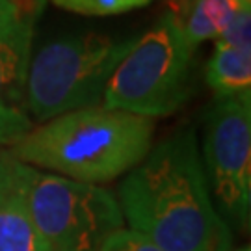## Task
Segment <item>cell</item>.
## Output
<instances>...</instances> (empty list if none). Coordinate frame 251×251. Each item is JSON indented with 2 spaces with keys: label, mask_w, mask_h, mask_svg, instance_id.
<instances>
[{
  "label": "cell",
  "mask_w": 251,
  "mask_h": 251,
  "mask_svg": "<svg viewBox=\"0 0 251 251\" xmlns=\"http://www.w3.org/2000/svg\"><path fill=\"white\" fill-rule=\"evenodd\" d=\"M17 2H21V0H17Z\"/></svg>",
  "instance_id": "obj_18"
},
{
  "label": "cell",
  "mask_w": 251,
  "mask_h": 251,
  "mask_svg": "<svg viewBox=\"0 0 251 251\" xmlns=\"http://www.w3.org/2000/svg\"><path fill=\"white\" fill-rule=\"evenodd\" d=\"M192 2L194 0H170V4H171V13L173 15H177V19H182L184 15H186V11H188V8L192 6Z\"/></svg>",
  "instance_id": "obj_16"
},
{
  "label": "cell",
  "mask_w": 251,
  "mask_h": 251,
  "mask_svg": "<svg viewBox=\"0 0 251 251\" xmlns=\"http://www.w3.org/2000/svg\"><path fill=\"white\" fill-rule=\"evenodd\" d=\"M205 80L216 99L251 95V49L216 41L214 54L206 62Z\"/></svg>",
  "instance_id": "obj_9"
},
{
  "label": "cell",
  "mask_w": 251,
  "mask_h": 251,
  "mask_svg": "<svg viewBox=\"0 0 251 251\" xmlns=\"http://www.w3.org/2000/svg\"><path fill=\"white\" fill-rule=\"evenodd\" d=\"M26 198L49 251H99L125 227L116 194L28 166Z\"/></svg>",
  "instance_id": "obj_5"
},
{
  "label": "cell",
  "mask_w": 251,
  "mask_h": 251,
  "mask_svg": "<svg viewBox=\"0 0 251 251\" xmlns=\"http://www.w3.org/2000/svg\"><path fill=\"white\" fill-rule=\"evenodd\" d=\"M134 41L80 34L43 45L28 65L30 119L41 125L67 112L99 106L108 78Z\"/></svg>",
  "instance_id": "obj_3"
},
{
  "label": "cell",
  "mask_w": 251,
  "mask_h": 251,
  "mask_svg": "<svg viewBox=\"0 0 251 251\" xmlns=\"http://www.w3.org/2000/svg\"><path fill=\"white\" fill-rule=\"evenodd\" d=\"M152 136L154 119L99 104L34 126L9 152L30 168L100 186L134 170Z\"/></svg>",
  "instance_id": "obj_2"
},
{
  "label": "cell",
  "mask_w": 251,
  "mask_h": 251,
  "mask_svg": "<svg viewBox=\"0 0 251 251\" xmlns=\"http://www.w3.org/2000/svg\"><path fill=\"white\" fill-rule=\"evenodd\" d=\"M99 251H162L152 242H149L145 236L136 233L128 227L119 229L114 233L106 242L102 244Z\"/></svg>",
  "instance_id": "obj_13"
},
{
  "label": "cell",
  "mask_w": 251,
  "mask_h": 251,
  "mask_svg": "<svg viewBox=\"0 0 251 251\" xmlns=\"http://www.w3.org/2000/svg\"><path fill=\"white\" fill-rule=\"evenodd\" d=\"M216 41H222L225 45L240 47V49H251V6H244L231 25L225 28V32Z\"/></svg>",
  "instance_id": "obj_12"
},
{
  "label": "cell",
  "mask_w": 251,
  "mask_h": 251,
  "mask_svg": "<svg viewBox=\"0 0 251 251\" xmlns=\"http://www.w3.org/2000/svg\"><path fill=\"white\" fill-rule=\"evenodd\" d=\"M32 8H36V6H28L26 8L23 2H17V0H0V30L13 25L17 19L23 17V13L26 9Z\"/></svg>",
  "instance_id": "obj_15"
},
{
  "label": "cell",
  "mask_w": 251,
  "mask_h": 251,
  "mask_svg": "<svg viewBox=\"0 0 251 251\" xmlns=\"http://www.w3.org/2000/svg\"><path fill=\"white\" fill-rule=\"evenodd\" d=\"M250 0H194L180 19L184 36L194 49L208 39H218L231 25L234 15Z\"/></svg>",
  "instance_id": "obj_10"
},
{
  "label": "cell",
  "mask_w": 251,
  "mask_h": 251,
  "mask_svg": "<svg viewBox=\"0 0 251 251\" xmlns=\"http://www.w3.org/2000/svg\"><path fill=\"white\" fill-rule=\"evenodd\" d=\"M36 9H26L13 25L0 30V145L9 149L36 126L26 108Z\"/></svg>",
  "instance_id": "obj_7"
},
{
  "label": "cell",
  "mask_w": 251,
  "mask_h": 251,
  "mask_svg": "<svg viewBox=\"0 0 251 251\" xmlns=\"http://www.w3.org/2000/svg\"><path fill=\"white\" fill-rule=\"evenodd\" d=\"M26 171L19 162L15 179L0 198V251H49L28 206Z\"/></svg>",
  "instance_id": "obj_8"
},
{
  "label": "cell",
  "mask_w": 251,
  "mask_h": 251,
  "mask_svg": "<svg viewBox=\"0 0 251 251\" xmlns=\"http://www.w3.org/2000/svg\"><path fill=\"white\" fill-rule=\"evenodd\" d=\"M54 6L88 17L121 15L132 9L149 6L152 0H50Z\"/></svg>",
  "instance_id": "obj_11"
},
{
  "label": "cell",
  "mask_w": 251,
  "mask_h": 251,
  "mask_svg": "<svg viewBox=\"0 0 251 251\" xmlns=\"http://www.w3.org/2000/svg\"><path fill=\"white\" fill-rule=\"evenodd\" d=\"M125 227L162 251H231V227L206 184L192 126L151 147L117 190Z\"/></svg>",
  "instance_id": "obj_1"
},
{
  "label": "cell",
  "mask_w": 251,
  "mask_h": 251,
  "mask_svg": "<svg viewBox=\"0 0 251 251\" xmlns=\"http://www.w3.org/2000/svg\"><path fill=\"white\" fill-rule=\"evenodd\" d=\"M19 160L11 156L9 151H0V198L8 192L11 182L17 175Z\"/></svg>",
  "instance_id": "obj_14"
},
{
  "label": "cell",
  "mask_w": 251,
  "mask_h": 251,
  "mask_svg": "<svg viewBox=\"0 0 251 251\" xmlns=\"http://www.w3.org/2000/svg\"><path fill=\"white\" fill-rule=\"evenodd\" d=\"M236 251H251L250 248H242V250H236Z\"/></svg>",
  "instance_id": "obj_17"
},
{
  "label": "cell",
  "mask_w": 251,
  "mask_h": 251,
  "mask_svg": "<svg viewBox=\"0 0 251 251\" xmlns=\"http://www.w3.org/2000/svg\"><path fill=\"white\" fill-rule=\"evenodd\" d=\"M194 50L177 15L168 11L117 63L100 104L149 119L175 114L192 91Z\"/></svg>",
  "instance_id": "obj_4"
},
{
  "label": "cell",
  "mask_w": 251,
  "mask_h": 251,
  "mask_svg": "<svg viewBox=\"0 0 251 251\" xmlns=\"http://www.w3.org/2000/svg\"><path fill=\"white\" fill-rule=\"evenodd\" d=\"M201 162L218 212L246 231L251 220V95L216 99L206 110Z\"/></svg>",
  "instance_id": "obj_6"
}]
</instances>
